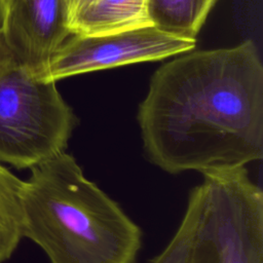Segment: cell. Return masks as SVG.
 Segmentation results:
<instances>
[{
	"label": "cell",
	"instance_id": "cell-8",
	"mask_svg": "<svg viewBox=\"0 0 263 263\" xmlns=\"http://www.w3.org/2000/svg\"><path fill=\"white\" fill-rule=\"evenodd\" d=\"M217 0H147L153 27L178 39L196 41V36Z\"/></svg>",
	"mask_w": 263,
	"mask_h": 263
},
{
	"label": "cell",
	"instance_id": "cell-6",
	"mask_svg": "<svg viewBox=\"0 0 263 263\" xmlns=\"http://www.w3.org/2000/svg\"><path fill=\"white\" fill-rule=\"evenodd\" d=\"M68 0H0V36L12 59L37 78L72 35Z\"/></svg>",
	"mask_w": 263,
	"mask_h": 263
},
{
	"label": "cell",
	"instance_id": "cell-5",
	"mask_svg": "<svg viewBox=\"0 0 263 263\" xmlns=\"http://www.w3.org/2000/svg\"><path fill=\"white\" fill-rule=\"evenodd\" d=\"M195 41L170 36L153 26L96 36L72 34L53 54L39 79H60L129 65L161 60L189 51Z\"/></svg>",
	"mask_w": 263,
	"mask_h": 263
},
{
	"label": "cell",
	"instance_id": "cell-2",
	"mask_svg": "<svg viewBox=\"0 0 263 263\" xmlns=\"http://www.w3.org/2000/svg\"><path fill=\"white\" fill-rule=\"evenodd\" d=\"M21 206L23 236L50 263H137L140 226L66 151L31 168Z\"/></svg>",
	"mask_w": 263,
	"mask_h": 263
},
{
	"label": "cell",
	"instance_id": "cell-7",
	"mask_svg": "<svg viewBox=\"0 0 263 263\" xmlns=\"http://www.w3.org/2000/svg\"><path fill=\"white\" fill-rule=\"evenodd\" d=\"M152 26L147 0H92L71 18L72 34L96 36Z\"/></svg>",
	"mask_w": 263,
	"mask_h": 263
},
{
	"label": "cell",
	"instance_id": "cell-1",
	"mask_svg": "<svg viewBox=\"0 0 263 263\" xmlns=\"http://www.w3.org/2000/svg\"><path fill=\"white\" fill-rule=\"evenodd\" d=\"M137 120L147 159L200 174L263 157V66L252 40L192 51L159 67Z\"/></svg>",
	"mask_w": 263,
	"mask_h": 263
},
{
	"label": "cell",
	"instance_id": "cell-3",
	"mask_svg": "<svg viewBox=\"0 0 263 263\" xmlns=\"http://www.w3.org/2000/svg\"><path fill=\"white\" fill-rule=\"evenodd\" d=\"M77 123L54 81L37 78L12 57L0 64V163L31 170L66 151Z\"/></svg>",
	"mask_w": 263,
	"mask_h": 263
},
{
	"label": "cell",
	"instance_id": "cell-11",
	"mask_svg": "<svg viewBox=\"0 0 263 263\" xmlns=\"http://www.w3.org/2000/svg\"><path fill=\"white\" fill-rule=\"evenodd\" d=\"M90 1H92V0H68L71 18L73 17V15H74L77 11H79L82 7H84V6H85L86 4H88ZM70 23H71V22H70Z\"/></svg>",
	"mask_w": 263,
	"mask_h": 263
},
{
	"label": "cell",
	"instance_id": "cell-12",
	"mask_svg": "<svg viewBox=\"0 0 263 263\" xmlns=\"http://www.w3.org/2000/svg\"><path fill=\"white\" fill-rule=\"evenodd\" d=\"M10 55V53L8 52L6 46L4 45L3 41H2V38L0 36V64H2L4 61H6Z\"/></svg>",
	"mask_w": 263,
	"mask_h": 263
},
{
	"label": "cell",
	"instance_id": "cell-9",
	"mask_svg": "<svg viewBox=\"0 0 263 263\" xmlns=\"http://www.w3.org/2000/svg\"><path fill=\"white\" fill-rule=\"evenodd\" d=\"M23 181L0 163V263L12 256L24 237L21 206Z\"/></svg>",
	"mask_w": 263,
	"mask_h": 263
},
{
	"label": "cell",
	"instance_id": "cell-4",
	"mask_svg": "<svg viewBox=\"0 0 263 263\" xmlns=\"http://www.w3.org/2000/svg\"><path fill=\"white\" fill-rule=\"evenodd\" d=\"M189 263H263V192L247 166L201 173Z\"/></svg>",
	"mask_w": 263,
	"mask_h": 263
},
{
	"label": "cell",
	"instance_id": "cell-10",
	"mask_svg": "<svg viewBox=\"0 0 263 263\" xmlns=\"http://www.w3.org/2000/svg\"><path fill=\"white\" fill-rule=\"evenodd\" d=\"M202 187H193L189 194L182 220L166 247L148 263H189L191 246L202 204Z\"/></svg>",
	"mask_w": 263,
	"mask_h": 263
}]
</instances>
